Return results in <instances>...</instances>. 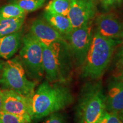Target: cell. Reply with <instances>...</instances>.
<instances>
[{"label":"cell","mask_w":123,"mask_h":123,"mask_svg":"<svg viewBox=\"0 0 123 123\" xmlns=\"http://www.w3.org/2000/svg\"><path fill=\"white\" fill-rule=\"evenodd\" d=\"M74 96L64 83L44 81L30 98L32 120H39L63 110L73 103Z\"/></svg>","instance_id":"obj_1"},{"label":"cell","mask_w":123,"mask_h":123,"mask_svg":"<svg viewBox=\"0 0 123 123\" xmlns=\"http://www.w3.org/2000/svg\"><path fill=\"white\" fill-rule=\"evenodd\" d=\"M123 41L104 37L95 30L86 59L80 68L81 76L93 80L100 79L110 66L117 47Z\"/></svg>","instance_id":"obj_2"},{"label":"cell","mask_w":123,"mask_h":123,"mask_svg":"<svg viewBox=\"0 0 123 123\" xmlns=\"http://www.w3.org/2000/svg\"><path fill=\"white\" fill-rule=\"evenodd\" d=\"M43 65L46 80L50 83L68 82L71 78L73 61L67 42L42 44Z\"/></svg>","instance_id":"obj_3"},{"label":"cell","mask_w":123,"mask_h":123,"mask_svg":"<svg viewBox=\"0 0 123 123\" xmlns=\"http://www.w3.org/2000/svg\"><path fill=\"white\" fill-rule=\"evenodd\" d=\"M105 95L100 79L86 83L78 96L76 111L84 123H98L105 110Z\"/></svg>","instance_id":"obj_4"},{"label":"cell","mask_w":123,"mask_h":123,"mask_svg":"<svg viewBox=\"0 0 123 123\" xmlns=\"http://www.w3.org/2000/svg\"><path fill=\"white\" fill-rule=\"evenodd\" d=\"M36 83L27 78L19 58H13L4 63L0 74V84L3 89L12 90L30 98L35 91Z\"/></svg>","instance_id":"obj_5"},{"label":"cell","mask_w":123,"mask_h":123,"mask_svg":"<svg viewBox=\"0 0 123 123\" xmlns=\"http://www.w3.org/2000/svg\"><path fill=\"white\" fill-rule=\"evenodd\" d=\"M19 59L31 80L38 82L44 75L42 43L30 32L23 37Z\"/></svg>","instance_id":"obj_6"},{"label":"cell","mask_w":123,"mask_h":123,"mask_svg":"<svg viewBox=\"0 0 123 123\" xmlns=\"http://www.w3.org/2000/svg\"><path fill=\"white\" fill-rule=\"evenodd\" d=\"M92 23L91 21L74 29L64 37L68 44L74 65L78 68H80L83 64L91 43L93 33Z\"/></svg>","instance_id":"obj_7"},{"label":"cell","mask_w":123,"mask_h":123,"mask_svg":"<svg viewBox=\"0 0 123 123\" xmlns=\"http://www.w3.org/2000/svg\"><path fill=\"white\" fill-rule=\"evenodd\" d=\"M2 111L21 117L27 123L31 121L30 98L22 96L12 90L3 89Z\"/></svg>","instance_id":"obj_8"},{"label":"cell","mask_w":123,"mask_h":123,"mask_svg":"<svg viewBox=\"0 0 123 123\" xmlns=\"http://www.w3.org/2000/svg\"><path fill=\"white\" fill-rule=\"evenodd\" d=\"M96 13L95 0H70V10L67 17L74 29L91 22Z\"/></svg>","instance_id":"obj_9"},{"label":"cell","mask_w":123,"mask_h":123,"mask_svg":"<svg viewBox=\"0 0 123 123\" xmlns=\"http://www.w3.org/2000/svg\"><path fill=\"white\" fill-rule=\"evenodd\" d=\"M95 26L97 31L105 38L123 39V22L112 13L101 14L96 17Z\"/></svg>","instance_id":"obj_10"},{"label":"cell","mask_w":123,"mask_h":123,"mask_svg":"<svg viewBox=\"0 0 123 123\" xmlns=\"http://www.w3.org/2000/svg\"><path fill=\"white\" fill-rule=\"evenodd\" d=\"M30 33L46 46L55 43L66 42L64 37L44 19H37L34 21L31 25Z\"/></svg>","instance_id":"obj_11"},{"label":"cell","mask_w":123,"mask_h":123,"mask_svg":"<svg viewBox=\"0 0 123 123\" xmlns=\"http://www.w3.org/2000/svg\"><path fill=\"white\" fill-rule=\"evenodd\" d=\"M105 95L106 111L119 113L123 110V82L112 77L107 86Z\"/></svg>","instance_id":"obj_12"},{"label":"cell","mask_w":123,"mask_h":123,"mask_svg":"<svg viewBox=\"0 0 123 123\" xmlns=\"http://www.w3.org/2000/svg\"><path fill=\"white\" fill-rule=\"evenodd\" d=\"M22 39L19 31L0 37V58L6 60L12 58L19 49Z\"/></svg>","instance_id":"obj_13"},{"label":"cell","mask_w":123,"mask_h":123,"mask_svg":"<svg viewBox=\"0 0 123 123\" xmlns=\"http://www.w3.org/2000/svg\"><path fill=\"white\" fill-rule=\"evenodd\" d=\"M43 17L44 19L64 37L73 30L71 23L67 16L44 12Z\"/></svg>","instance_id":"obj_14"},{"label":"cell","mask_w":123,"mask_h":123,"mask_svg":"<svg viewBox=\"0 0 123 123\" xmlns=\"http://www.w3.org/2000/svg\"><path fill=\"white\" fill-rule=\"evenodd\" d=\"M25 17L0 19V37L19 31L22 28Z\"/></svg>","instance_id":"obj_15"},{"label":"cell","mask_w":123,"mask_h":123,"mask_svg":"<svg viewBox=\"0 0 123 123\" xmlns=\"http://www.w3.org/2000/svg\"><path fill=\"white\" fill-rule=\"evenodd\" d=\"M70 6V0H51L47 4L44 12L67 16Z\"/></svg>","instance_id":"obj_16"},{"label":"cell","mask_w":123,"mask_h":123,"mask_svg":"<svg viewBox=\"0 0 123 123\" xmlns=\"http://www.w3.org/2000/svg\"><path fill=\"white\" fill-rule=\"evenodd\" d=\"M26 12L14 3L0 8V19L25 17Z\"/></svg>","instance_id":"obj_17"},{"label":"cell","mask_w":123,"mask_h":123,"mask_svg":"<svg viewBox=\"0 0 123 123\" xmlns=\"http://www.w3.org/2000/svg\"><path fill=\"white\" fill-rule=\"evenodd\" d=\"M46 0H16L14 3L17 5L26 13L34 12L44 5Z\"/></svg>","instance_id":"obj_18"},{"label":"cell","mask_w":123,"mask_h":123,"mask_svg":"<svg viewBox=\"0 0 123 123\" xmlns=\"http://www.w3.org/2000/svg\"><path fill=\"white\" fill-rule=\"evenodd\" d=\"M0 123H27L21 117L2 111H0Z\"/></svg>","instance_id":"obj_19"},{"label":"cell","mask_w":123,"mask_h":123,"mask_svg":"<svg viewBox=\"0 0 123 123\" xmlns=\"http://www.w3.org/2000/svg\"><path fill=\"white\" fill-rule=\"evenodd\" d=\"M98 123H123L118 113L105 111Z\"/></svg>","instance_id":"obj_20"},{"label":"cell","mask_w":123,"mask_h":123,"mask_svg":"<svg viewBox=\"0 0 123 123\" xmlns=\"http://www.w3.org/2000/svg\"><path fill=\"white\" fill-rule=\"evenodd\" d=\"M42 123H66L65 116L59 112L52 113Z\"/></svg>","instance_id":"obj_21"},{"label":"cell","mask_w":123,"mask_h":123,"mask_svg":"<svg viewBox=\"0 0 123 123\" xmlns=\"http://www.w3.org/2000/svg\"><path fill=\"white\" fill-rule=\"evenodd\" d=\"M102 6L105 9H110L120 4L123 0H99Z\"/></svg>","instance_id":"obj_22"},{"label":"cell","mask_w":123,"mask_h":123,"mask_svg":"<svg viewBox=\"0 0 123 123\" xmlns=\"http://www.w3.org/2000/svg\"><path fill=\"white\" fill-rule=\"evenodd\" d=\"M115 63L118 69L123 67V45L121 46L120 49L118 51L116 55Z\"/></svg>","instance_id":"obj_23"},{"label":"cell","mask_w":123,"mask_h":123,"mask_svg":"<svg viewBox=\"0 0 123 123\" xmlns=\"http://www.w3.org/2000/svg\"><path fill=\"white\" fill-rule=\"evenodd\" d=\"M113 77L123 82V67L118 69L117 71Z\"/></svg>","instance_id":"obj_24"},{"label":"cell","mask_w":123,"mask_h":123,"mask_svg":"<svg viewBox=\"0 0 123 123\" xmlns=\"http://www.w3.org/2000/svg\"><path fill=\"white\" fill-rule=\"evenodd\" d=\"M2 90H0V111H2Z\"/></svg>","instance_id":"obj_25"},{"label":"cell","mask_w":123,"mask_h":123,"mask_svg":"<svg viewBox=\"0 0 123 123\" xmlns=\"http://www.w3.org/2000/svg\"><path fill=\"white\" fill-rule=\"evenodd\" d=\"M118 115H119V117H120V119H121V120L123 122V110L121 111L120 112H119L118 113Z\"/></svg>","instance_id":"obj_26"},{"label":"cell","mask_w":123,"mask_h":123,"mask_svg":"<svg viewBox=\"0 0 123 123\" xmlns=\"http://www.w3.org/2000/svg\"><path fill=\"white\" fill-rule=\"evenodd\" d=\"M4 62H2L1 61H0V74H1V71H2L3 65H4Z\"/></svg>","instance_id":"obj_27"},{"label":"cell","mask_w":123,"mask_h":123,"mask_svg":"<svg viewBox=\"0 0 123 123\" xmlns=\"http://www.w3.org/2000/svg\"><path fill=\"white\" fill-rule=\"evenodd\" d=\"M78 123H84V122L81 120V119H79V122H78Z\"/></svg>","instance_id":"obj_28"}]
</instances>
